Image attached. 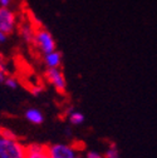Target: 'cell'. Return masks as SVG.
<instances>
[{"label":"cell","instance_id":"cell-1","mask_svg":"<svg viewBox=\"0 0 157 158\" xmlns=\"http://www.w3.org/2000/svg\"><path fill=\"white\" fill-rule=\"evenodd\" d=\"M27 146L19 138H5L0 135V158H25Z\"/></svg>","mask_w":157,"mask_h":158},{"label":"cell","instance_id":"cell-2","mask_svg":"<svg viewBox=\"0 0 157 158\" xmlns=\"http://www.w3.org/2000/svg\"><path fill=\"white\" fill-rule=\"evenodd\" d=\"M33 44L35 45V48L38 49V52L42 55L48 54L53 50L57 49V44L53 35L50 34L49 30L44 29V28H36L35 29V34H34V40Z\"/></svg>","mask_w":157,"mask_h":158},{"label":"cell","instance_id":"cell-3","mask_svg":"<svg viewBox=\"0 0 157 158\" xmlns=\"http://www.w3.org/2000/svg\"><path fill=\"white\" fill-rule=\"evenodd\" d=\"M49 158H77L81 156L79 148L72 143H52L47 146Z\"/></svg>","mask_w":157,"mask_h":158},{"label":"cell","instance_id":"cell-4","mask_svg":"<svg viewBox=\"0 0 157 158\" xmlns=\"http://www.w3.org/2000/svg\"><path fill=\"white\" fill-rule=\"evenodd\" d=\"M45 81L61 94L67 92V79L62 68H47L45 73Z\"/></svg>","mask_w":157,"mask_h":158},{"label":"cell","instance_id":"cell-5","mask_svg":"<svg viewBox=\"0 0 157 158\" xmlns=\"http://www.w3.org/2000/svg\"><path fill=\"white\" fill-rule=\"evenodd\" d=\"M18 28V15L10 8L0 6V30L8 36L13 34Z\"/></svg>","mask_w":157,"mask_h":158},{"label":"cell","instance_id":"cell-6","mask_svg":"<svg viewBox=\"0 0 157 158\" xmlns=\"http://www.w3.org/2000/svg\"><path fill=\"white\" fill-rule=\"evenodd\" d=\"M25 158H49L47 146L40 143H30L27 146Z\"/></svg>","mask_w":157,"mask_h":158},{"label":"cell","instance_id":"cell-7","mask_svg":"<svg viewBox=\"0 0 157 158\" xmlns=\"http://www.w3.org/2000/svg\"><path fill=\"white\" fill-rule=\"evenodd\" d=\"M43 62L47 68H61L62 62H63V56L59 50H53L48 54L43 55Z\"/></svg>","mask_w":157,"mask_h":158},{"label":"cell","instance_id":"cell-8","mask_svg":"<svg viewBox=\"0 0 157 158\" xmlns=\"http://www.w3.org/2000/svg\"><path fill=\"white\" fill-rule=\"evenodd\" d=\"M24 117L25 119L32 123V124H35V126H39L44 122V114L42 113V110H39L38 108H29L25 110L24 113Z\"/></svg>","mask_w":157,"mask_h":158},{"label":"cell","instance_id":"cell-9","mask_svg":"<svg viewBox=\"0 0 157 158\" xmlns=\"http://www.w3.org/2000/svg\"><path fill=\"white\" fill-rule=\"evenodd\" d=\"M19 31H20V36L22 39L27 43V44H33L34 40V34H35V28L33 24L30 23H23L19 28Z\"/></svg>","mask_w":157,"mask_h":158},{"label":"cell","instance_id":"cell-10","mask_svg":"<svg viewBox=\"0 0 157 158\" xmlns=\"http://www.w3.org/2000/svg\"><path fill=\"white\" fill-rule=\"evenodd\" d=\"M67 118H68L69 123L73 124V126H81V124L84 122V119H86L83 113H81L79 110H75V109H73V108L68 109V112H67Z\"/></svg>","mask_w":157,"mask_h":158},{"label":"cell","instance_id":"cell-11","mask_svg":"<svg viewBox=\"0 0 157 158\" xmlns=\"http://www.w3.org/2000/svg\"><path fill=\"white\" fill-rule=\"evenodd\" d=\"M104 158H121V153H120V149L116 144L111 143L108 146V148L106 149L104 154H103Z\"/></svg>","mask_w":157,"mask_h":158},{"label":"cell","instance_id":"cell-12","mask_svg":"<svg viewBox=\"0 0 157 158\" xmlns=\"http://www.w3.org/2000/svg\"><path fill=\"white\" fill-rule=\"evenodd\" d=\"M4 84H5L8 88H10V89H16V88L19 87V81H18V78H15V77L8 75V78L5 79Z\"/></svg>","mask_w":157,"mask_h":158},{"label":"cell","instance_id":"cell-13","mask_svg":"<svg viewBox=\"0 0 157 158\" xmlns=\"http://www.w3.org/2000/svg\"><path fill=\"white\" fill-rule=\"evenodd\" d=\"M0 135H3L5 138H18V135L9 128H0Z\"/></svg>","mask_w":157,"mask_h":158},{"label":"cell","instance_id":"cell-14","mask_svg":"<svg viewBox=\"0 0 157 158\" xmlns=\"http://www.w3.org/2000/svg\"><path fill=\"white\" fill-rule=\"evenodd\" d=\"M0 70L8 72V60L3 54H0Z\"/></svg>","mask_w":157,"mask_h":158},{"label":"cell","instance_id":"cell-15","mask_svg":"<svg viewBox=\"0 0 157 158\" xmlns=\"http://www.w3.org/2000/svg\"><path fill=\"white\" fill-rule=\"evenodd\" d=\"M84 158H104L103 154H101L100 152H95V151H88L86 153Z\"/></svg>","mask_w":157,"mask_h":158},{"label":"cell","instance_id":"cell-16","mask_svg":"<svg viewBox=\"0 0 157 158\" xmlns=\"http://www.w3.org/2000/svg\"><path fill=\"white\" fill-rule=\"evenodd\" d=\"M43 87L42 85H34L33 87V89H32V94L33 95H35V97H38V95H40L42 93H43Z\"/></svg>","mask_w":157,"mask_h":158},{"label":"cell","instance_id":"cell-17","mask_svg":"<svg viewBox=\"0 0 157 158\" xmlns=\"http://www.w3.org/2000/svg\"><path fill=\"white\" fill-rule=\"evenodd\" d=\"M6 78H8V72H5V70H0V83H4Z\"/></svg>","mask_w":157,"mask_h":158},{"label":"cell","instance_id":"cell-18","mask_svg":"<svg viewBox=\"0 0 157 158\" xmlns=\"http://www.w3.org/2000/svg\"><path fill=\"white\" fill-rule=\"evenodd\" d=\"M6 39H8V35H6L4 31L0 30V44H2V43H5V42H6Z\"/></svg>","mask_w":157,"mask_h":158},{"label":"cell","instance_id":"cell-19","mask_svg":"<svg viewBox=\"0 0 157 158\" xmlns=\"http://www.w3.org/2000/svg\"><path fill=\"white\" fill-rule=\"evenodd\" d=\"M77 158H83V157H82V156H78V157H77Z\"/></svg>","mask_w":157,"mask_h":158}]
</instances>
